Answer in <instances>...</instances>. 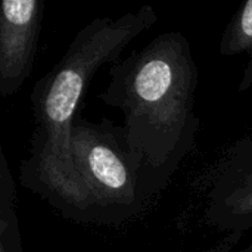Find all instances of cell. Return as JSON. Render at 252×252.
<instances>
[{
    "label": "cell",
    "mask_w": 252,
    "mask_h": 252,
    "mask_svg": "<svg viewBox=\"0 0 252 252\" xmlns=\"http://www.w3.org/2000/svg\"><path fill=\"white\" fill-rule=\"evenodd\" d=\"M155 22L157 12L149 4L118 18L90 21L32 87L35 127L30 157L19 167V182L66 219L90 223L71 151L72 123L87 86L103 65L117 62L126 47Z\"/></svg>",
    "instance_id": "1"
},
{
    "label": "cell",
    "mask_w": 252,
    "mask_h": 252,
    "mask_svg": "<svg viewBox=\"0 0 252 252\" xmlns=\"http://www.w3.org/2000/svg\"><path fill=\"white\" fill-rule=\"evenodd\" d=\"M99 99L124 114L131 145L145 157L157 192L165 189L195 146L199 71L188 38L162 32L143 49L114 62Z\"/></svg>",
    "instance_id": "2"
},
{
    "label": "cell",
    "mask_w": 252,
    "mask_h": 252,
    "mask_svg": "<svg viewBox=\"0 0 252 252\" xmlns=\"http://www.w3.org/2000/svg\"><path fill=\"white\" fill-rule=\"evenodd\" d=\"M71 151L90 223H124L157 193L145 157L124 127L106 118L93 123L78 114L71 128Z\"/></svg>",
    "instance_id": "3"
},
{
    "label": "cell",
    "mask_w": 252,
    "mask_h": 252,
    "mask_svg": "<svg viewBox=\"0 0 252 252\" xmlns=\"http://www.w3.org/2000/svg\"><path fill=\"white\" fill-rule=\"evenodd\" d=\"M205 220L233 233L252 229V137L238 140L217 167L208 189Z\"/></svg>",
    "instance_id": "4"
},
{
    "label": "cell",
    "mask_w": 252,
    "mask_h": 252,
    "mask_svg": "<svg viewBox=\"0 0 252 252\" xmlns=\"http://www.w3.org/2000/svg\"><path fill=\"white\" fill-rule=\"evenodd\" d=\"M43 0H4L0 15V94H15L32 72L38 49Z\"/></svg>",
    "instance_id": "5"
},
{
    "label": "cell",
    "mask_w": 252,
    "mask_h": 252,
    "mask_svg": "<svg viewBox=\"0 0 252 252\" xmlns=\"http://www.w3.org/2000/svg\"><path fill=\"white\" fill-rule=\"evenodd\" d=\"M220 53L223 56H235L247 53L250 61L244 69L238 92L252 87V0L245 1L230 18L221 40Z\"/></svg>",
    "instance_id": "6"
},
{
    "label": "cell",
    "mask_w": 252,
    "mask_h": 252,
    "mask_svg": "<svg viewBox=\"0 0 252 252\" xmlns=\"http://www.w3.org/2000/svg\"><path fill=\"white\" fill-rule=\"evenodd\" d=\"M0 252H24L16 216V189L6 154L0 155Z\"/></svg>",
    "instance_id": "7"
},
{
    "label": "cell",
    "mask_w": 252,
    "mask_h": 252,
    "mask_svg": "<svg viewBox=\"0 0 252 252\" xmlns=\"http://www.w3.org/2000/svg\"><path fill=\"white\" fill-rule=\"evenodd\" d=\"M199 252H232V244H223V245L214 247V248H211V250H205V251ZM236 252H252V244L251 245H248L247 248H244V250Z\"/></svg>",
    "instance_id": "8"
}]
</instances>
